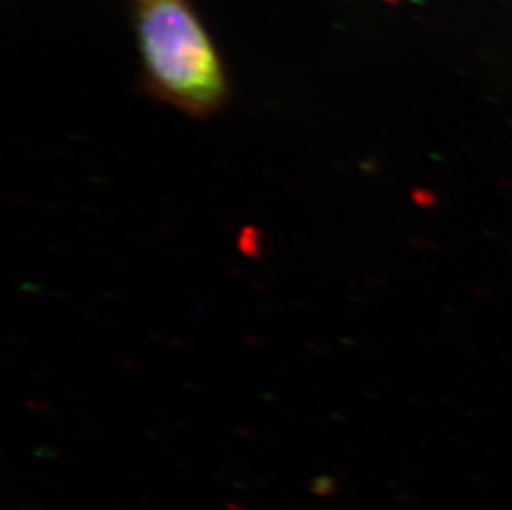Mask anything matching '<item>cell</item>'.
Returning a JSON list of instances; mask_svg holds the SVG:
<instances>
[{
  "label": "cell",
  "mask_w": 512,
  "mask_h": 510,
  "mask_svg": "<svg viewBox=\"0 0 512 510\" xmlns=\"http://www.w3.org/2000/svg\"><path fill=\"white\" fill-rule=\"evenodd\" d=\"M143 83L186 115L208 118L231 95L228 72L203 20L184 0L141 4L135 17Z\"/></svg>",
  "instance_id": "1"
},
{
  "label": "cell",
  "mask_w": 512,
  "mask_h": 510,
  "mask_svg": "<svg viewBox=\"0 0 512 510\" xmlns=\"http://www.w3.org/2000/svg\"><path fill=\"white\" fill-rule=\"evenodd\" d=\"M141 4H146V2H155V0H140Z\"/></svg>",
  "instance_id": "2"
}]
</instances>
